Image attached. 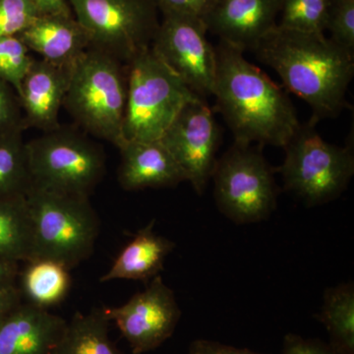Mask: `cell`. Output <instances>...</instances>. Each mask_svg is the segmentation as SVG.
Segmentation results:
<instances>
[{"label": "cell", "mask_w": 354, "mask_h": 354, "mask_svg": "<svg viewBox=\"0 0 354 354\" xmlns=\"http://www.w3.org/2000/svg\"><path fill=\"white\" fill-rule=\"evenodd\" d=\"M213 95L235 143L283 148L301 123L288 95L243 50L220 41Z\"/></svg>", "instance_id": "obj_1"}, {"label": "cell", "mask_w": 354, "mask_h": 354, "mask_svg": "<svg viewBox=\"0 0 354 354\" xmlns=\"http://www.w3.org/2000/svg\"><path fill=\"white\" fill-rule=\"evenodd\" d=\"M252 51L277 72L286 90L309 104L310 120L335 118L349 108L346 93L354 75V55L325 35L277 26Z\"/></svg>", "instance_id": "obj_2"}, {"label": "cell", "mask_w": 354, "mask_h": 354, "mask_svg": "<svg viewBox=\"0 0 354 354\" xmlns=\"http://www.w3.org/2000/svg\"><path fill=\"white\" fill-rule=\"evenodd\" d=\"M127 99V68L90 46L74 62L64 108L85 131L120 148Z\"/></svg>", "instance_id": "obj_3"}, {"label": "cell", "mask_w": 354, "mask_h": 354, "mask_svg": "<svg viewBox=\"0 0 354 354\" xmlns=\"http://www.w3.org/2000/svg\"><path fill=\"white\" fill-rule=\"evenodd\" d=\"M26 199L32 225V260L55 261L70 270L90 257L100 221L88 197L31 185Z\"/></svg>", "instance_id": "obj_4"}, {"label": "cell", "mask_w": 354, "mask_h": 354, "mask_svg": "<svg viewBox=\"0 0 354 354\" xmlns=\"http://www.w3.org/2000/svg\"><path fill=\"white\" fill-rule=\"evenodd\" d=\"M124 141L162 139L184 106L198 97L153 53L151 46L127 64Z\"/></svg>", "instance_id": "obj_5"}, {"label": "cell", "mask_w": 354, "mask_h": 354, "mask_svg": "<svg viewBox=\"0 0 354 354\" xmlns=\"http://www.w3.org/2000/svg\"><path fill=\"white\" fill-rule=\"evenodd\" d=\"M315 124L309 120L300 125L283 147L286 158L279 169L285 189L311 207L341 196L354 174L353 146L328 143Z\"/></svg>", "instance_id": "obj_6"}, {"label": "cell", "mask_w": 354, "mask_h": 354, "mask_svg": "<svg viewBox=\"0 0 354 354\" xmlns=\"http://www.w3.org/2000/svg\"><path fill=\"white\" fill-rule=\"evenodd\" d=\"M32 186L90 196L106 171L101 147L80 133L59 127L26 142Z\"/></svg>", "instance_id": "obj_7"}, {"label": "cell", "mask_w": 354, "mask_h": 354, "mask_svg": "<svg viewBox=\"0 0 354 354\" xmlns=\"http://www.w3.org/2000/svg\"><path fill=\"white\" fill-rule=\"evenodd\" d=\"M262 147L235 143L216 160L212 178L216 207L236 223L264 221L277 207L274 169Z\"/></svg>", "instance_id": "obj_8"}, {"label": "cell", "mask_w": 354, "mask_h": 354, "mask_svg": "<svg viewBox=\"0 0 354 354\" xmlns=\"http://www.w3.org/2000/svg\"><path fill=\"white\" fill-rule=\"evenodd\" d=\"M91 46L127 64L149 48L158 23L152 0H66Z\"/></svg>", "instance_id": "obj_9"}, {"label": "cell", "mask_w": 354, "mask_h": 354, "mask_svg": "<svg viewBox=\"0 0 354 354\" xmlns=\"http://www.w3.org/2000/svg\"><path fill=\"white\" fill-rule=\"evenodd\" d=\"M201 18L165 13L151 48L188 88L202 99L213 95L216 50Z\"/></svg>", "instance_id": "obj_10"}, {"label": "cell", "mask_w": 354, "mask_h": 354, "mask_svg": "<svg viewBox=\"0 0 354 354\" xmlns=\"http://www.w3.org/2000/svg\"><path fill=\"white\" fill-rule=\"evenodd\" d=\"M104 313L109 322L115 323L133 354L149 353L162 346L174 334L181 317L174 290L160 274L127 304L104 307Z\"/></svg>", "instance_id": "obj_11"}, {"label": "cell", "mask_w": 354, "mask_h": 354, "mask_svg": "<svg viewBox=\"0 0 354 354\" xmlns=\"http://www.w3.org/2000/svg\"><path fill=\"white\" fill-rule=\"evenodd\" d=\"M220 140V128L204 99L184 106L160 139L198 195L212 178Z\"/></svg>", "instance_id": "obj_12"}, {"label": "cell", "mask_w": 354, "mask_h": 354, "mask_svg": "<svg viewBox=\"0 0 354 354\" xmlns=\"http://www.w3.org/2000/svg\"><path fill=\"white\" fill-rule=\"evenodd\" d=\"M281 8V0H216L203 21L223 43L252 50L278 26Z\"/></svg>", "instance_id": "obj_13"}, {"label": "cell", "mask_w": 354, "mask_h": 354, "mask_svg": "<svg viewBox=\"0 0 354 354\" xmlns=\"http://www.w3.org/2000/svg\"><path fill=\"white\" fill-rule=\"evenodd\" d=\"M71 68L72 65L62 66L35 58L17 94L25 128L48 132L60 127L58 116L68 90Z\"/></svg>", "instance_id": "obj_14"}, {"label": "cell", "mask_w": 354, "mask_h": 354, "mask_svg": "<svg viewBox=\"0 0 354 354\" xmlns=\"http://www.w3.org/2000/svg\"><path fill=\"white\" fill-rule=\"evenodd\" d=\"M66 325L48 309L21 304L0 324V354H57Z\"/></svg>", "instance_id": "obj_15"}, {"label": "cell", "mask_w": 354, "mask_h": 354, "mask_svg": "<svg viewBox=\"0 0 354 354\" xmlns=\"http://www.w3.org/2000/svg\"><path fill=\"white\" fill-rule=\"evenodd\" d=\"M118 150L121 156L118 181L124 190L171 187L186 181L176 160L160 140L125 141Z\"/></svg>", "instance_id": "obj_16"}, {"label": "cell", "mask_w": 354, "mask_h": 354, "mask_svg": "<svg viewBox=\"0 0 354 354\" xmlns=\"http://www.w3.org/2000/svg\"><path fill=\"white\" fill-rule=\"evenodd\" d=\"M18 37L41 59L62 66L73 65L91 46L74 16L39 15Z\"/></svg>", "instance_id": "obj_17"}, {"label": "cell", "mask_w": 354, "mask_h": 354, "mask_svg": "<svg viewBox=\"0 0 354 354\" xmlns=\"http://www.w3.org/2000/svg\"><path fill=\"white\" fill-rule=\"evenodd\" d=\"M153 227L155 220L138 230L118 254L109 271L102 276V283L115 279L148 281L158 276L176 243L156 234Z\"/></svg>", "instance_id": "obj_18"}, {"label": "cell", "mask_w": 354, "mask_h": 354, "mask_svg": "<svg viewBox=\"0 0 354 354\" xmlns=\"http://www.w3.org/2000/svg\"><path fill=\"white\" fill-rule=\"evenodd\" d=\"M20 272L21 293L29 304L48 309L59 304L68 293L71 279L69 270L51 260L29 261Z\"/></svg>", "instance_id": "obj_19"}, {"label": "cell", "mask_w": 354, "mask_h": 354, "mask_svg": "<svg viewBox=\"0 0 354 354\" xmlns=\"http://www.w3.org/2000/svg\"><path fill=\"white\" fill-rule=\"evenodd\" d=\"M109 323L104 307L78 312L67 322L57 354H121L109 339Z\"/></svg>", "instance_id": "obj_20"}, {"label": "cell", "mask_w": 354, "mask_h": 354, "mask_svg": "<svg viewBox=\"0 0 354 354\" xmlns=\"http://www.w3.org/2000/svg\"><path fill=\"white\" fill-rule=\"evenodd\" d=\"M317 319L330 335L329 344L337 354H354V286L353 283L328 288Z\"/></svg>", "instance_id": "obj_21"}, {"label": "cell", "mask_w": 354, "mask_h": 354, "mask_svg": "<svg viewBox=\"0 0 354 354\" xmlns=\"http://www.w3.org/2000/svg\"><path fill=\"white\" fill-rule=\"evenodd\" d=\"M0 257L17 263L32 260V225L26 195L0 200Z\"/></svg>", "instance_id": "obj_22"}, {"label": "cell", "mask_w": 354, "mask_h": 354, "mask_svg": "<svg viewBox=\"0 0 354 354\" xmlns=\"http://www.w3.org/2000/svg\"><path fill=\"white\" fill-rule=\"evenodd\" d=\"M22 133L0 136V200L23 196L32 185Z\"/></svg>", "instance_id": "obj_23"}, {"label": "cell", "mask_w": 354, "mask_h": 354, "mask_svg": "<svg viewBox=\"0 0 354 354\" xmlns=\"http://www.w3.org/2000/svg\"><path fill=\"white\" fill-rule=\"evenodd\" d=\"M334 0H281L279 27L293 31L324 34Z\"/></svg>", "instance_id": "obj_24"}, {"label": "cell", "mask_w": 354, "mask_h": 354, "mask_svg": "<svg viewBox=\"0 0 354 354\" xmlns=\"http://www.w3.org/2000/svg\"><path fill=\"white\" fill-rule=\"evenodd\" d=\"M18 36L0 38V79L19 92L21 84L35 58Z\"/></svg>", "instance_id": "obj_25"}, {"label": "cell", "mask_w": 354, "mask_h": 354, "mask_svg": "<svg viewBox=\"0 0 354 354\" xmlns=\"http://www.w3.org/2000/svg\"><path fill=\"white\" fill-rule=\"evenodd\" d=\"M326 30L333 43L354 55V0H334Z\"/></svg>", "instance_id": "obj_26"}, {"label": "cell", "mask_w": 354, "mask_h": 354, "mask_svg": "<svg viewBox=\"0 0 354 354\" xmlns=\"http://www.w3.org/2000/svg\"><path fill=\"white\" fill-rule=\"evenodd\" d=\"M38 16L31 0H0V38L18 36Z\"/></svg>", "instance_id": "obj_27"}, {"label": "cell", "mask_w": 354, "mask_h": 354, "mask_svg": "<svg viewBox=\"0 0 354 354\" xmlns=\"http://www.w3.org/2000/svg\"><path fill=\"white\" fill-rule=\"evenodd\" d=\"M25 129L24 116L17 93L0 79V136L23 132Z\"/></svg>", "instance_id": "obj_28"}, {"label": "cell", "mask_w": 354, "mask_h": 354, "mask_svg": "<svg viewBox=\"0 0 354 354\" xmlns=\"http://www.w3.org/2000/svg\"><path fill=\"white\" fill-rule=\"evenodd\" d=\"M162 13L183 14L204 19L216 0H152Z\"/></svg>", "instance_id": "obj_29"}, {"label": "cell", "mask_w": 354, "mask_h": 354, "mask_svg": "<svg viewBox=\"0 0 354 354\" xmlns=\"http://www.w3.org/2000/svg\"><path fill=\"white\" fill-rule=\"evenodd\" d=\"M281 354H337L329 344L319 339H305L295 334H288L283 339Z\"/></svg>", "instance_id": "obj_30"}, {"label": "cell", "mask_w": 354, "mask_h": 354, "mask_svg": "<svg viewBox=\"0 0 354 354\" xmlns=\"http://www.w3.org/2000/svg\"><path fill=\"white\" fill-rule=\"evenodd\" d=\"M187 354H265L255 353L248 348H239L209 339H196L192 342Z\"/></svg>", "instance_id": "obj_31"}, {"label": "cell", "mask_w": 354, "mask_h": 354, "mask_svg": "<svg viewBox=\"0 0 354 354\" xmlns=\"http://www.w3.org/2000/svg\"><path fill=\"white\" fill-rule=\"evenodd\" d=\"M21 304L22 293L17 286L0 290V324Z\"/></svg>", "instance_id": "obj_32"}, {"label": "cell", "mask_w": 354, "mask_h": 354, "mask_svg": "<svg viewBox=\"0 0 354 354\" xmlns=\"http://www.w3.org/2000/svg\"><path fill=\"white\" fill-rule=\"evenodd\" d=\"M39 15L73 16L66 0H31Z\"/></svg>", "instance_id": "obj_33"}, {"label": "cell", "mask_w": 354, "mask_h": 354, "mask_svg": "<svg viewBox=\"0 0 354 354\" xmlns=\"http://www.w3.org/2000/svg\"><path fill=\"white\" fill-rule=\"evenodd\" d=\"M19 274V263L0 257V290L15 286Z\"/></svg>", "instance_id": "obj_34"}]
</instances>
